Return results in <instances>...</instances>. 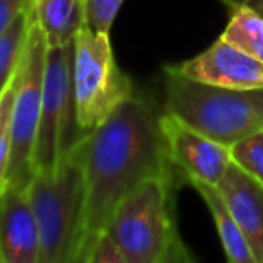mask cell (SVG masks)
<instances>
[{"mask_svg":"<svg viewBox=\"0 0 263 263\" xmlns=\"http://www.w3.org/2000/svg\"><path fill=\"white\" fill-rule=\"evenodd\" d=\"M154 106L135 93L83 135L70 159L84 184V229L97 235L131 192L151 179H174V165Z\"/></svg>","mask_w":263,"mask_h":263,"instance_id":"6da1fadb","label":"cell"},{"mask_svg":"<svg viewBox=\"0 0 263 263\" xmlns=\"http://www.w3.org/2000/svg\"><path fill=\"white\" fill-rule=\"evenodd\" d=\"M165 113L231 147L263 131V88L235 90L186 79L165 66Z\"/></svg>","mask_w":263,"mask_h":263,"instance_id":"7a4b0ae2","label":"cell"},{"mask_svg":"<svg viewBox=\"0 0 263 263\" xmlns=\"http://www.w3.org/2000/svg\"><path fill=\"white\" fill-rule=\"evenodd\" d=\"M40 233V263H72L83 240L84 184L77 165L66 159L52 172L34 174L25 186Z\"/></svg>","mask_w":263,"mask_h":263,"instance_id":"3957f363","label":"cell"},{"mask_svg":"<svg viewBox=\"0 0 263 263\" xmlns=\"http://www.w3.org/2000/svg\"><path fill=\"white\" fill-rule=\"evenodd\" d=\"M73 91L83 135L101 125L136 93L133 81L115 59L109 32H99L88 24L73 38Z\"/></svg>","mask_w":263,"mask_h":263,"instance_id":"277c9868","label":"cell"},{"mask_svg":"<svg viewBox=\"0 0 263 263\" xmlns=\"http://www.w3.org/2000/svg\"><path fill=\"white\" fill-rule=\"evenodd\" d=\"M172 183L151 179L118 204L104 231L127 263H159L177 228L172 215Z\"/></svg>","mask_w":263,"mask_h":263,"instance_id":"5b68a950","label":"cell"},{"mask_svg":"<svg viewBox=\"0 0 263 263\" xmlns=\"http://www.w3.org/2000/svg\"><path fill=\"white\" fill-rule=\"evenodd\" d=\"M81 136L73 91V43L54 49L49 47L34 149V174L52 172L61 166Z\"/></svg>","mask_w":263,"mask_h":263,"instance_id":"8992f818","label":"cell"},{"mask_svg":"<svg viewBox=\"0 0 263 263\" xmlns=\"http://www.w3.org/2000/svg\"><path fill=\"white\" fill-rule=\"evenodd\" d=\"M49 42L38 20H32L24 54L20 59V84L13 107V143H11L7 188L24 190L34 177V149L42 117L43 83Z\"/></svg>","mask_w":263,"mask_h":263,"instance_id":"52a82bcc","label":"cell"},{"mask_svg":"<svg viewBox=\"0 0 263 263\" xmlns=\"http://www.w3.org/2000/svg\"><path fill=\"white\" fill-rule=\"evenodd\" d=\"M159 124L174 168L192 184L218 186L231 165L229 147L208 138L165 111L159 117Z\"/></svg>","mask_w":263,"mask_h":263,"instance_id":"ba28073f","label":"cell"},{"mask_svg":"<svg viewBox=\"0 0 263 263\" xmlns=\"http://www.w3.org/2000/svg\"><path fill=\"white\" fill-rule=\"evenodd\" d=\"M170 70L186 79L235 90L263 88V63L218 38L204 52L186 59Z\"/></svg>","mask_w":263,"mask_h":263,"instance_id":"9c48e42d","label":"cell"},{"mask_svg":"<svg viewBox=\"0 0 263 263\" xmlns=\"http://www.w3.org/2000/svg\"><path fill=\"white\" fill-rule=\"evenodd\" d=\"M0 254L4 263H40L38 224L25 188H7L0 197Z\"/></svg>","mask_w":263,"mask_h":263,"instance_id":"30bf717a","label":"cell"},{"mask_svg":"<svg viewBox=\"0 0 263 263\" xmlns=\"http://www.w3.org/2000/svg\"><path fill=\"white\" fill-rule=\"evenodd\" d=\"M217 190L263 263V184L231 161Z\"/></svg>","mask_w":263,"mask_h":263,"instance_id":"8fae6325","label":"cell"},{"mask_svg":"<svg viewBox=\"0 0 263 263\" xmlns=\"http://www.w3.org/2000/svg\"><path fill=\"white\" fill-rule=\"evenodd\" d=\"M34 11L50 49L73 43L86 24V0H34Z\"/></svg>","mask_w":263,"mask_h":263,"instance_id":"7c38bea8","label":"cell"},{"mask_svg":"<svg viewBox=\"0 0 263 263\" xmlns=\"http://www.w3.org/2000/svg\"><path fill=\"white\" fill-rule=\"evenodd\" d=\"M192 186L197 190V194L201 195V199L208 206L211 217H213L215 229H217V235L220 238L228 263H261L249 240L246 238L242 229L238 228L235 218L226 208L217 186H210V184H192Z\"/></svg>","mask_w":263,"mask_h":263,"instance_id":"4fadbf2b","label":"cell"},{"mask_svg":"<svg viewBox=\"0 0 263 263\" xmlns=\"http://www.w3.org/2000/svg\"><path fill=\"white\" fill-rule=\"evenodd\" d=\"M229 22L220 38L263 63V16L246 2L228 4Z\"/></svg>","mask_w":263,"mask_h":263,"instance_id":"5bb4252c","label":"cell"},{"mask_svg":"<svg viewBox=\"0 0 263 263\" xmlns=\"http://www.w3.org/2000/svg\"><path fill=\"white\" fill-rule=\"evenodd\" d=\"M34 20V0L29 7L0 34V91L11 81L20 65L27 36Z\"/></svg>","mask_w":263,"mask_h":263,"instance_id":"9a60e30c","label":"cell"},{"mask_svg":"<svg viewBox=\"0 0 263 263\" xmlns=\"http://www.w3.org/2000/svg\"><path fill=\"white\" fill-rule=\"evenodd\" d=\"M20 84V65L13 73L11 81L0 93V197L7 190V174H9L11 143H13V107Z\"/></svg>","mask_w":263,"mask_h":263,"instance_id":"2e32d148","label":"cell"},{"mask_svg":"<svg viewBox=\"0 0 263 263\" xmlns=\"http://www.w3.org/2000/svg\"><path fill=\"white\" fill-rule=\"evenodd\" d=\"M231 161L263 184V131L253 133L229 147Z\"/></svg>","mask_w":263,"mask_h":263,"instance_id":"e0dca14e","label":"cell"},{"mask_svg":"<svg viewBox=\"0 0 263 263\" xmlns=\"http://www.w3.org/2000/svg\"><path fill=\"white\" fill-rule=\"evenodd\" d=\"M124 0H86V24L99 32H109Z\"/></svg>","mask_w":263,"mask_h":263,"instance_id":"ac0fdd59","label":"cell"},{"mask_svg":"<svg viewBox=\"0 0 263 263\" xmlns=\"http://www.w3.org/2000/svg\"><path fill=\"white\" fill-rule=\"evenodd\" d=\"M86 263H127L117 243L106 231L91 235L86 253Z\"/></svg>","mask_w":263,"mask_h":263,"instance_id":"d6986e66","label":"cell"},{"mask_svg":"<svg viewBox=\"0 0 263 263\" xmlns=\"http://www.w3.org/2000/svg\"><path fill=\"white\" fill-rule=\"evenodd\" d=\"M159 263H197V260H195L194 253L188 249L186 243L181 240L179 233H176L168 249H166L165 256L161 258Z\"/></svg>","mask_w":263,"mask_h":263,"instance_id":"ffe728a7","label":"cell"},{"mask_svg":"<svg viewBox=\"0 0 263 263\" xmlns=\"http://www.w3.org/2000/svg\"><path fill=\"white\" fill-rule=\"evenodd\" d=\"M32 0H0V34L24 13Z\"/></svg>","mask_w":263,"mask_h":263,"instance_id":"44dd1931","label":"cell"},{"mask_svg":"<svg viewBox=\"0 0 263 263\" xmlns=\"http://www.w3.org/2000/svg\"><path fill=\"white\" fill-rule=\"evenodd\" d=\"M90 238H91V235L84 236L83 246L79 247V251H77V254L72 260V263H86V253H88V246H90Z\"/></svg>","mask_w":263,"mask_h":263,"instance_id":"7402d4cb","label":"cell"},{"mask_svg":"<svg viewBox=\"0 0 263 263\" xmlns=\"http://www.w3.org/2000/svg\"><path fill=\"white\" fill-rule=\"evenodd\" d=\"M246 4H249L251 7H254V9H256L258 13L263 16V0H247Z\"/></svg>","mask_w":263,"mask_h":263,"instance_id":"603a6c76","label":"cell"},{"mask_svg":"<svg viewBox=\"0 0 263 263\" xmlns=\"http://www.w3.org/2000/svg\"><path fill=\"white\" fill-rule=\"evenodd\" d=\"M224 2L228 6V4H235V2H247V0H224Z\"/></svg>","mask_w":263,"mask_h":263,"instance_id":"cb8c5ba5","label":"cell"},{"mask_svg":"<svg viewBox=\"0 0 263 263\" xmlns=\"http://www.w3.org/2000/svg\"><path fill=\"white\" fill-rule=\"evenodd\" d=\"M0 263H4V261H2V254H0Z\"/></svg>","mask_w":263,"mask_h":263,"instance_id":"d4e9b609","label":"cell"},{"mask_svg":"<svg viewBox=\"0 0 263 263\" xmlns=\"http://www.w3.org/2000/svg\"><path fill=\"white\" fill-rule=\"evenodd\" d=\"M0 93H2V91H0Z\"/></svg>","mask_w":263,"mask_h":263,"instance_id":"484cf974","label":"cell"}]
</instances>
